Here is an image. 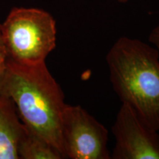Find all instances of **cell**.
<instances>
[{"label": "cell", "instance_id": "8fae6325", "mask_svg": "<svg viewBox=\"0 0 159 159\" xmlns=\"http://www.w3.org/2000/svg\"><path fill=\"white\" fill-rule=\"evenodd\" d=\"M116 1L119 3H126L128 2L129 0H116Z\"/></svg>", "mask_w": 159, "mask_h": 159}, {"label": "cell", "instance_id": "30bf717a", "mask_svg": "<svg viewBox=\"0 0 159 159\" xmlns=\"http://www.w3.org/2000/svg\"><path fill=\"white\" fill-rule=\"evenodd\" d=\"M0 49H3V50L5 51L2 39V24H0Z\"/></svg>", "mask_w": 159, "mask_h": 159}, {"label": "cell", "instance_id": "6da1fadb", "mask_svg": "<svg viewBox=\"0 0 159 159\" xmlns=\"http://www.w3.org/2000/svg\"><path fill=\"white\" fill-rule=\"evenodd\" d=\"M0 92L13 101L23 124L63 156L61 123L67 104L46 63L27 65L7 59Z\"/></svg>", "mask_w": 159, "mask_h": 159}, {"label": "cell", "instance_id": "5b68a950", "mask_svg": "<svg viewBox=\"0 0 159 159\" xmlns=\"http://www.w3.org/2000/svg\"><path fill=\"white\" fill-rule=\"evenodd\" d=\"M116 139L111 158L159 159V134L132 107L122 103L112 128Z\"/></svg>", "mask_w": 159, "mask_h": 159}, {"label": "cell", "instance_id": "8992f818", "mask_svg": "<svg viewBox=\"0 0 159 159\" xmlns=\"http://www.w3.org/2000/svg\"><path fill=\"white\" fill-rule=\"evenodd\" d=\"M24 128L13 101L0 92V159H19L18 148Z\"/></svg>", "mask_w": 159, "mask_h": 159}, {"label": "cell", "instance_id": "3957f363", "mask_svg": "<svg viewBox=\"0 0 159 159\" xmlns=\"http://www.w3.org/2000/svg\"><path fill=\"white\" fill-rule=\"evenodd\" d=\"M2 27L7 59L15 63H44L56 47V22L43 10L14 7Z\"/></svg>", "mask_w": 159, "mask_h": 159}, {"label": "cell", "instance_id": "ba28073f", "mask_svg": "<svg viewBox=\"0 0 159 159\" xmlns=\"http://www.w3.org/2000/svg\"><path fill=\"white\" fill-rule=\"evenodd\" d=\"M148 41L159 51V26L154 27L151 30L148 37Z\"/></svg>", "mask_w": 159, "mask_h": 159}, {"label": "cell", "instance_id": "52a82bcc", "mask_svg": "<svg viewBox=\"0 0 159 159\" xmlns=\"http://www.w3.org/2000/svg\"><path fill=\"white\" fill-rule=\"evenodd\" d=\"M18 153L19 159H62L56 148L25 125L20 138Z\"/></svg>", "mask_w": 159, "mask_h": 159}, {"label": "cell", "instance_id": "7a4b0ae2", "mask_svg": "<svg viewBox=\"0 0 159 159\" xmlns=\"http://www.w3.org/2000/svg\"><path fill=\"white\" fill-rule=\"evenodd\" d=\"M113 89L122 103L132 107L159 131V51L137 39L119 38L106 55Z\"/></svg>", "mask_w": 159, "mask_h": 159}, {"label": "cell", "instance_id": "9c48e42d", "mask_svg": "<svg viewBox=\"0 0 159 159\" xmlns=\"http://www.w3.org/2000/svg\"><path fill=\"white\" fill-rule=\"evenodd\" d=\"M7 57L6 52L3 49H0V85L5 75L6 67H7Z\"/></svg>", "mask_w": 159, "mask_h": 159}, {"label": "cell", "instance_id": "277c9868", "mask_svg": "<svg viewBox=\"0 0 159 159\" xmlns=\"http://www.w3.org/2000/svg\"><path fill=\"white\" fill-rule=\"evenodd\" d=\"M64 158L110 159L108 131L80 105H66L61 123Z\"/></svg>", "mask_w": 159, "mask_h": 159}]
</instances>
